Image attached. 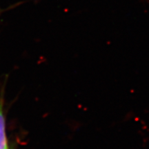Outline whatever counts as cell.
<instances>
[{"label":"cell","instance_id":"6da1fadb","mask_svg":"<svg viewBox=\"0 0 149 149\" xmlns=\"http://www.w3.org/2000/svg\"><path fill=\"white\" fill-rule=\"evenodd\" d=\"M0 149H10L6 135V117L2 100H0Z\"/></svg>","mask_w":149,"mask_h":149}]
</instances>
